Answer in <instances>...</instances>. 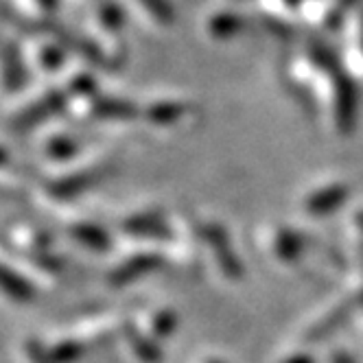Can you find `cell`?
I'll list each match as a JSON object with an SVG mask.
<instances>
[{"instance_id": "cell-1", "label": "cell", "mask_w": 363, "mask_h": 363, "mask_svg": "<svg viewBox=\"0 0 363 363\" xmlns=\"http://www.w3.org/2000/svg\"><path fill=\"white\" fill-rule=\"evenodd\" d=\"M125 340L129 344V350L134 352V357L140 363H162L164 361V352H162L160 344L155 342V337H151L149 333H143L134 324L125 326Z\"/></svg>"}, {"instance_id": "cell-2", "label": "cell", "mask_w": 363, "mask_h": 363, "mask_svg": "<svg viewBox=\"0 0 363 363\" xmlns=\"http://www.w3.org/2000/svg\"><path fill=\"white\" fill-rule=\"evenodd\" d=\"M158 261H160V258H155V256H136V258H132V261H127L125 265H121L118 269L112 272V284L123 287V284H127V282L138 280L143 274L151 272L153 267H158Z\"/></svg>"}, {"instance_id": "cell-3", "label": "cell", "mask_w": 363, "mask_h": 363, "mask_svg": "<svg viewBox=\"0 0 363 363\" xmlns=\"http://www.w3.org/2000/svg\"><path fill=\"white\" fill-rule=\"evenodd\" d=\"M348 313H350V306L348 304H340L337 308H333L326 318H322L320 322H315L313 326H311L306 340L308 342H322V340H326L328 335H333L337 328H340L346 322Z\"/></svg>"}, {"instance_id": "cell-4", "label": "cell", "mask_w": 363, "mask_h": 363, "mask_svg": "<svg viewBox=\"0 0 363 363\" xmlns=\"http://www.w3.org/2000/svg\"><path fill=\"white\" fill-rule=\"evenodd\" d=\"M3 289H5V294L13 302H31L33 300V287H31V282L24 278V276L11 272L9 265H5V269H3Z\"/></svg>"}, {"instance_id": "cell-5", "label": "cell", "mask_w": 363, "mask_h": 363, "mask_svg": "<svg viewBox=\"0 0 363 363\" xmlns=\"http://www.w3.org/2000/svg\"><path fill=\"white\" fill-rule=\"evenodd\" d=\"M48 352L53 363H77L86 354V344L79 340H72V337H66V340H60L53 346H48Z\"/></svg>"}, {"instance_id": "cell-6", "label": "cell", "mask_w": 363, "mask_h": 363, "mask_svg": "<svg viewBox=\"0 0 363 363\" xmlns=\"http://www.w3.org/2000/svg\"><path fill=\"white\" fill-rule=\"evenodd\" d=\"M276 254L282 258V261H287V263H291L294 258H298L300 256V252H302V239H300V235H294V232H280V235L276 237Z\"/></svg>"}, {"instance_id": "cell-7", "label": "cell", "mask_w": 363, "mask_h": 363, "mask_svg": "<svg viewBox=\"0 0 363 363\" xmlns=\"http://www.w3.org/2000/svg\"><path fill=\"white\" fill-rule=\"evenodd\" d=\"M177 328V315L173 311H158L149 324V335L155 337V340H167L169 335H173V330Z\"/></svg>"}, {"instance_id": "cell-8", "label": "cell", "mask_w": 363, "mask_h": 363, "mask_svg": "<svg viewBox=\"0 0 363 363\" xmlns=\"http://www.w3.org/2000/svg\"><path fill=\"white\" fill-rule=\"evenodd\" d=\"M24 357H27L29 363H53L48 348L42 346V344L35 342V340H29L27 344H24Z\"/></svg>"}, {"instance_id": "cell-9", "label": "cell", "mask_w": 363, "mask_h": 363, "mask_svg": "<svg viewBox=\"0 0 363 363\" xmlns=\"http://www.w3.org/2000/svg\"><path fill=\"white\" fill-rule=\"evenodd\" d=\"M280 363H315V359L311 357L306 350H296V352H291V354L284 357Z\"/></svg>"}, {"instance_id": "cell-10", "label": "cell", "mask_w": 363, "mask_h": 363, "mask_svg": "<svg viewBox=\"0 0 363 363\" xmlns=\"http://www.w3.org/2000/svg\"><path fill=\"white\" fill-rule=\"evenodd\" d=\"M330 363H357V361L350 354H346V352H335L330 357Z\"/></svg>"}, {"instance_id": "cell-11", "label": "cell", "mask_w": 363, "mask_h": 363, "mask_svg": "<svg viewBox=\"0 0 363 363\" xmlns=\"http://www.w3.org/2000/svg\"><path fill=\"white\" fill-rule=\"evenodd\" d=\"M201 363H228V361H223L221 357H206Z\"/></svg>"}]
</instances>
